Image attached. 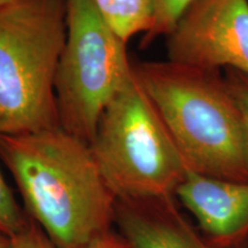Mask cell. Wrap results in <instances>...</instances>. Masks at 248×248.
<instances>
[{"label": "cell", "instance_id": "obj_7", "mask_svg": "<svg viewBox=\"0 0 248 248\" xmlns=\"http://www.w3.org/2000/svg\"><path fill=\"white\" fill-rule=\"evenodd\" d=\"M175 197L207 239L235 248L248 238V182L224 181L188 170Z\"/></svg>", "mask_w": 248, "mask_h": 248}, {"label": "cell", "instance_id": "obj_11", "mask_svg": "<svg viewBox=\"0 0 248 248\" xmlns=\"http://www.w3.org/2000/svg\"><path fill=\"white\" fill-rule=\"evenodd\" d=\"M28 223V216L6 183L0 170V231L8 237L17 234Z\"/></svg>", "mask_w": 248, "mask_h": 248}, {"label": "cell", "instance_id": "obj_4", "mask_svg": "<svg viewBox=\"0 0 248 248\" xmlns=\"http://www.w3.org/2000/svg\"><path fill=\"white\" fill-rule=\"evenodd\" d=\"M90 146L116 199L175 197L188 171L135 69L102 113Z\"/></svg>", "mask_w": 248, "mask_h": 248}, {"label": "cell", "instance_id": "obj_3", "mask_svg": "<svg viewBox=\"0 0 248 248\" xmlns=\"http://www.w3.org/2000/svg\"><path fill=\"white\" fill-rule=\"evenodd\" d=\"M66 36V0L0 8V135L60 126L54 84Z\"/></svg>", "mask_w": 248, "mask_h": 248}, {"label": "cell", "instance_id": "obj_14", "mask_svg": "<svg viewBox=\"0 0 248 248\" xmlns=\"http://www.w3.org/2000/svg\"><path fill=\"white\" fill-rule=\"evenodd\" d=\"M85 248H129V245L119 232L111 230L108 233L101 235Z\"/></svg>", "mask_w": 248, "mask_h": 248}, {"label": "cell", "instance_id": "obj_13", "mask_svg": "<svg viewBox=\"0 0 248 248\" xmlns=\"http://www.w3.org/2000/svg\"><path fill=\"white\" fill-rule=\"evenodd\" d=\"M224 77L243 115L248 137V76L240 71L228 68Z\"/></svg>", "mask_w": 248, "mask_h": 248}, {"label": "cell", "instance_id": "obj_12", "mask_svg": "<svg viewBox=\"0 0 248 248\" xmlns=\"http://www.w3.org/2000/svg\"><path fill=\"white\" fill-rule=\"evenodd\" d=\"M11 248H59L37 223L28 217L24 228L12 237Z\"/></svg>", "mask_w": 248, "mask_h": 248}, {"label": "cell", "instance_id": "obj_16", "mask_svg": "<svg viewBox=\"0 0 248 248\" xmlns=\"http://www.w3.org/2000/svg\"><path fill=\"white\" fill-rule=\"evenodd\" d=\"M9 1H12V0H0V8L4 7L5 5H7Z\"/></svg>", "mask_w": 248, "mask_h": 248}, {"label": "cell", "instance_id": "obj_10", "mask_svg": "<svg viewBox=\"0 0 248 248\" xmlns=\"http://www.w3.org/2000/svg\"><path fill=\"white\" fill-rule=\"evenodd\" d=\"M154 6V27L145 37L150 43L159 36H168L175 29L179 18L194 0H152Z\"/></svg>", "mask_w": 248, "mask_h": 248}, {"label": "cell", "instance_id": "obj_2", "mask_svg": "<svg viewBox=\"0 0 248 248\" xmlns=\"http://www.w3.org/2000/svg\"><path fill=\"white\" fill-rule=\"evenodd\" d=\"M191 171L248 182V137L239 107L219 70L172 61L133 64Z\"/></svg>", "mask_w": 248, "mask_h": 248}, {"label": "cell", "instance_id": "obj_6", "mask_svg": "<svg viewBox=\"0 0 248 248\" xmlns=\"http://www.w3.org/2000/svg\"><path fill=\"white\" fill-rule=\"evenodd\" d=\"M167 37L169 61L248 76V0H194Z\"/></svg>", "mask_w": 248, "mask_h": 248}, {"label": "cell", "instance_id": "obj_5", "mask_svg": "<svg viewBox=\"0 0 248 248\" xmlns=\"http://www.w3.org/2000/svg\"><path fill=\"white\" fill-rule=\"evenodd\" d=\"M67 36L55 76L60 128L91 145L99 121L133 64L92 0H66Z\"/></svg>", "mask_w": 248, "mask_h": 248}, {"label": "cell", "instance_id": "obj_15", "mask_svg": "<svg viewBox=\"0 0 248 248\" xmlns=\"http://www.w3.org/2000/svg\"><path fill=\"white\" fill-rule=\"evenodd\" d=\"M12 247V238L5 234L4 232L0 231V248H11Z\"/></svg>", "mask_w": 248, "mask_h": 248}, {"label": "cell", "instance_id": "obj_9", "mask_svg": "<svg viewBox=\"0 0 248 248\" xmlns=\"http://www.w3.org/2000/svg\"><path fill=\"white\" fill-rule=\"evenodd\" d=\"M111 32L126 44L133 36L151 32L154 27L152 0H92Z\"/></svg>", "mask_w": 248, "mask_h": 248}, {"label": "cell", "instance_id": "obj_1", "mask_svg": "<svg viewBox=\"0 0 248 248\" xmlns=\"http://www.w3.org/2000/svg\"><path fill=\"white\" fill-rule=\"evenodd\" d=\"M24 212L59 248H85L115 224L116 197L91 146L59 128L0 135Z\"/></svg>", "mask_w": 248, "mask_h": 248}, {"label": "cell", "instance_id": "obj_8", "mask_svg": "<svg viewBox=\"0 0 248 248\" xmlns=\"http://www.w3.org/2000/svg\"><path fill=\"white\" fill-rule=\"evenodd\" d=\"M175 199H117L115 225L129 248H221L186 218Z\"/></svg>", "mask_w": 248, "mask_h": 248}]
</instances>
